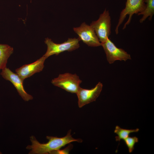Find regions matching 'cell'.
Returning <instances> with one entry per match:
<instances>
[{
    "label": "cell",
    "mask_w": 154,
    "mask_h": 154,
    "mask_svg": "<svg viewBox=\"0 0 154 154\" xmlns=\"http://www.w3.org/2000/svg\"><path fill=\"white\" fill-rule=\"evenodd\" d=\"M139 130L138 128L133 129H122L119 126H116L114 133L116 134L117 136H116V141L119 142L121 140H123L129 136L130 134L132 133L137 132Z\"/></svg>",
    "instance_id": "cell-13"
},
{
    "label": "cell",
    "mask_w": 154,
    "mask_h": 154,
    "mask_svg": "<svg viewBox=\"0 0 154 154\" xmlns=\"http://www.w3.org/2000/svg\"><path fill=\"white\" fill-rule=\"evenodd\" d=\"M145 0H127L125 7L120 13L118 21L115 29L116 33V34H118L119 28L127 15H129V18L125 23L123 29H125L127 25L130 23L133 15L137 14L142 12L145 9Z\"/></svg>",
    "instance_id": "cell-2"
},
{
    "label": "cell",
    "mask_w": 154,
    "mask_h": 154,
    "mask_svg": "<svg viewBox=\"0 0 154 154\" xmlns=\"http://www.w3.org/2000/svg\"><path fill=\"white\" fill-rule=\"evenodd\" d=\"M13 52V48L10 46L0 44V70L6 67L8 59Z\"/></svg>",
    "instance_id": "cell-11"
},
{
    "label": "cell",
    "mask_w": 154,
    "mask_h": 154,
    "mask_svg": "<svg viewBox=\"0 0 154 154\" xmlns=\"http://www.w3.org/2000/svg\"><path fill=\"white\" fill-rule=\"evenodd\" d=\"M101 46L106 54L107 60L110 64L117 60L126 61L131 59L129 54L123 49L117 48L109 38L105 42L101 43Z\"/></svg>",
    "instance_id": "cell-7"
},
{
    "label": "cell",
    "mask_w": 154,
    "mask_h": 154,
    "mask_svg": "<svg viewBox=\"0 0 154 154\" xmlns=\"http://www.w3.org/2000/svg\"><path fill=\"white\" fill-rule=\"evenodd\" d=\"M1 75L5 79L12 83L24 100L28 101L33 99L32 96L25 91L23 85V81L16 73H14L6 67L2 70Z\"/></svg>",
    "instance_id": "cell-8"
},
{
    "label": "cell",
    "mask_w": 154,
    "mask_h": 154,
    "mask_svg": "<svg viewBox=\"0 0 154 154\" xmlns=\"http://www.w3.org/2000/svg\"><path fill=\"white\" fill-rule=\"evenodd\" d=\"M80 41L78 38H69L63 43L57 44L54 42L50 38H45L44 42L47 46V50L43 56L47 58L54 54L58 55L65 51L71 52L75 50L80 47Z\"/></svg>",
    "instance_id": "cell-3"
},
{
    "label": "cell",
    "mask_w": 154,
    "mask_h": 154,
    "mask_svg": "<svg viewBox=\"0 0 154 154\" xmlns=\"http://www.w3.org/2000/svg\"><path fill=\"white\" fill-rule=\"evenodd\" d=\"M90 25L94 29L101 43L106 42L111 33V18L108 10L105 9L96 21Z\"/></svg>",
    "instance_id": "cell-4"
},
{
    "label": "cell",
    "mask_w": 154,
    "mask_h": 154,
    "mask_svg": "<svg viewBox=\"0 0 154 154\" xmlns=\"http://www.w3.org/2000/svg\"><path fill=\"white\" fill-rule=\"evenodd\" d=\"M127 146L129 153H131L134 149V146L136 143L139 141L138 138L135 137H129L123 139Z\"/></svg>",
    "instance_id": "cell-14"
},
{
    "label": "cell",
    "mask_w": 154,
    "mask_h": 154,
    "mask_svg": "<svg viewBox=\"0 0 154 154\" xmlns=\"http://www.w3.org/2000/svg\"><path fill=\"white\" fill-rule=\"evenodd\" d=\"M82 82V80L76 74H72L66 73L59 74L57 77L52 79L51 82L55 86L68 92L76 94Z\"/></svg>",
    "instance_id": "cell-5"
},
{
    "label": "cell",
    "mask_w": 154,
    "mask_h": 154,
    "mask_svg": "<svg viewBox=\"0 0 154 154\" xmlns=\"http://www.w3.org/2000/svg\"><path fill=\"white\" fill-rule=\"evenodd\" d=\"M74 31L78 35V38L88 46L97 47L101 46L94 29L90 26L83 22L80 26L74 27Z\"/></svg>",
    "instance_id": "cell-6"
},
{
    "label": "cell",
    "mask_w": 154,
    "mask_h": 154,
    "mask_svg": "<svg viewBox=\"0 0 154 154\" xmlns=\"http://www.w3.org/2000/svg\"><path fill=\"white\" fill-rule=\"evenodd\" d=\"M145 2L146 3L145 9L137 14L138 15H143L139 20L141 23L148 17L149 20L151 21L154 14V0H145Z\"/></svg>",
    "instance_id": "cell-12"
},
{
    "label": "cell",
    "mask_w": 154,
    "mask_h": 154,
    "mask_svg": "<svg viewBox=\"0 0 154 154\" xmlns=\"http://www.w3.org/2000/svg\"><path fill=\"white\" fill-rule=\"evenodd\" d=\"M71 130L68 131L66 135L62 137L47 136L48 141L46 143H41L34 136L30 137L31 145H28L26 149L31 150L29 154H46L53 153L62 147L71 142H82L81 139H75L71 135Z\"/></svg>",
    "instance_id": "cell-1"
},
{
    "label": "cell",
    "mask_w": 154,
    "mask_h": 154,
    "mask_svg": "<svg viewBox=\"0 0 154 154\" xmlns=\"http://www.w3.org/2000/svg\"><path fill=\"white\" fill-rule=\"evenodd\" d=\"M46 59L43 56L33 63L24 65L17 68L15 70L16 73L24 81L26 78L42 71L44 67V63Z\"/></svg>",
    "instance_id": "cell-10"
},
{
    "label": "cell",
    "mask_w": 154,
    "mask_h": 154,
    "mask_svg": "<svg viewBox=\"0 0 154 154\" xmlns=\"http://www.w3.org/2000/svg\"><path fill=\"white\" fill-rule=\"evenodd\" d=\"M103 86L102 84L99 82L94 87L90 89H85L80 87L76 93L78 99L79 107L82 108L95 101L100 95Z\"/></svg>",
    "instance_id": "cell-9"
}]
</instances>
